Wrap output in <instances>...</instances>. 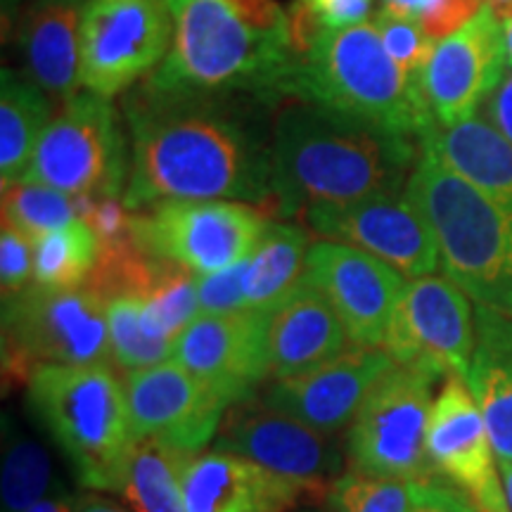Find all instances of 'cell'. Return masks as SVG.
<instances>
[{
	"mask_svg": "<svg viewBox=\"0 0 512 512\" xmlns=\"http://www.w3.org/2000/svg\"><path fill=\"white\" fill-rule=\"evenodd\" d=\"M439 373L422 363H396L358 408L347 434L351 470L380 477H439L427 456L432 389Z\"/></svg>",
	"mask_w": 512,
	"mask_h": 512,
	"instance_id": "ba28073f",
	"label": "cell"
},
{
	"mask_svg": "<svg viewBox=\"0 0 512 512\" xmlns=\"http://www.w3.org/2000/svg\"><path fill=\"white\" fill-rule=\"evenodd\" d=\"M126 211L128 209L124 207V202H119V197H105V200L95 202L91 214H88L83 221L95 230L100 247L133 238L131 216H128Z\"/></svg>",
	"mask_w": 512,
	"mask_h": 512,
	"instance_id": "74e56055",
	"label": "cell"
},
{
	"mask_svg": "<svg viewBox=\"0 0 512 512\" xmlns=\"http://www.w3.org/2000/svg\"><path fill=\"white\" fill-rule=\"evenodd\" d=\"M458 176L512 207V143L486 117H470L456 126L434 124L420 138Z\"/></svg>",
	"mask_w": 512,
	"mask_h": 512,
	"instance_id": "d4e9b609",
	"label": "cell"
},
{
	"mask_svg": "<svg viewBox=\"0 0 512 512\" xmlns=\"http://www.w3.org/2000/svg\"><path fill=\"white\" fill-rule=\"evenodd\" d=\"M214 451L254 460L275 475L304 484L313 496L328 494L344 460L332 434L313 430L256 396L228 408Z\"/></svg>",
	"mask_w": 512,
	"mask_h": 512,
	"instance_id": "7c38bea8",
	"label": "cell"
},
{
	"mask_svg": "<svg viewBox=\"0 0 512 512\" xmlns=\"http://www.w3.org/2000/svg\"><path fill=\"white\" fill-rule=\"evenodd\" d=\"M107 323H110L112 361L119 368H126L131 373V370H143L171 361L174 342L150 328L143 302L138 297L124 294V297L110 299Z\"/></svg>",
	"mask_w": 512,
	"mask_h": 512,
	"instance_id": "4dcf8cb0",
	"label": "cell"
},
{
	"mask_svg": "<svg viewBox=\"0 0 512 512\" xmlns=\"http://www.w3.org/2000/svg\"><path fill=\"white\" fill-rule=\"evenodd\" d=\"M427 456L477 512H510L494 444L465 377H448L434 399Z\"/></svg>",
	"mask_w": 512,
	"mask_h": 512,
	"instance_id": "ac0fdd59",
	"label": "cell"
},
{
	"mask_svg": "<svg viewBox=\"0 0 512 512\" xmlns=\"http://www.w3.org/2000/svg\"><path fill=\"white\" fill-rule=\"evenodd\" d=\"M245 261L226 268V271L197 275V304H200V313L245 311V290H242Z\"/></svg>",
	"mask_w": 512,
	"mask_h": 512,
	"instance_id": "d590c367",
	"label": "cell"
},
{
	"mask_svg": "<svg viewBox=\"0 0 512 512\" xmlns=\"http://www.w3.org/2000/svg\"><path fill=\"white\" fill-rule=\"evenodd\" d=\"M53 121V105L31 76L3 69L0 76V176L22 181L43 133Z\"/></svg>",
	"mask_w": 512,
	"mask_h": 512,
	"instance_id": "484cf974",
	"label": "cell"
},
{
	"mask_svg": "<svg viewBox=\"0 0 512 512\" xmlns=\"http://www.w3.org/2000/svg\"><path fill=\"white\" fill-rule=\"evenodd\" d=\"M420 143L375 121L294 100L273 121L271 200L283 216L406 192Z\"/></svg>",
	"mask_w": 512,
	"mask_h": 512,
	"instance_id": "7a4b0ae2",
	"label": "cell"
},
{
	"mask_svg": "<svg viewBox=\"0 0 512 512\" xmlns=\"http://www.w3.org/2000/svg\"><path fill=\"white\" fill-rule=\"evenodd\" d=\"M302 278L328 299L354 347H382L406 275L354 245L318 240Z\"/></svg>",
	"mask_w": 512,
	"mask_h": 512,
	"instance_id": "5bb4252c",
	"label": "cell"
},
{
	"mask_svg": "<svg viewBox=\"0 0 512 512\" xmlns=\"http://www.w3.org/2000/svg\"><path fill=\"white\" fill-rule=\"evenodd\" d=\"M477 342L467 387L484 415L498 460H512V316L475 304Z\"/></svg>",
	"mask_w": 512,
	"mask_h": 512,
	"instance_id": "cb8c5ba5",
	"label": "cell"
},
{
	"mask_svg": "<svg viewBox=\"0 0 512 512\" xmlns=\"http://www.w3.org/2000/svg\"><path fill=\"white\" fill-rule=\"evenodd\" d=\"M174 43L147 79L159 86L254 93L278 102L294 50L275 0H169Z\"/></svg>",
	"mask_w": 512,
	"mask_h": 512,
	"instance_id": "3957f363",
	"label": "cell"
},
{
	"mask_svg": "<svg viewBox=\"0 0 512 512\" xmlns=\"http://www.w3.org/2000/svg\"><path fill=\"white\" fill-rule=\"evenodd\" d=\"M503 38H505V55H508V69H512V19L503 24Z\"/></svg>",
	"mask_w": 512,
	"mask_h": 512,
	"instance_id": "bcb514c9",
	"label": "cell"
},
{
	"mask_svg": "<svg viewBox=\"0 0 512 512\" xmlns=\"http://www.w3.org/2000/svg\"><path fill=\"white\" fill-rule=\"evenodd\" d=\"M76 219L79 209L74 195L27 181L3 183V226L19 230L31 242Z\"/></svg>",
	"mask_w": 512,
	"mask_h": 512,
	"instance_id": "d6a6232c",
	"label": "cell"
},
{
	"mask_svg": "<svg viewBox=\"0 0 512 512\" xmlns=\"http://www.w3.org/2000/svg\"><path fill=\"white\" fill-rule=\"evenodd\" d=\"M406 197L430 226L441 268L467 297L512 316V207L475 188L427 147Z\"/></svg>",
	"mask_w": 512,
	"mask_h": 512,
	"instance_id": "277c9868",
	"label": "cell"
},
{
	"mask_svg": "<svg viewBox=\"0 0 512 512\" xmlns=\"http://www.w3.org/2000/svg\"><path fill=\"white\" fill-rule=\"evenodd\" d=\"M171 43L169 0H88L81 12V86L114 98L155 72Z\"/></svg>",
	"mask_w": 512,
	"mask_h": 512,
	"instance_id": "8fae6325",
	"label": "cell"
},
{
	"mask_svg": "<svg viewBox=\"0 0 512 512\" xmlns=\"http://www.w3.org/2000/svg\"><path fill=\"white\" fill-rule=\"evenodd\" d=\"M475 309L448 278L422 275L403 287L382 347L399 363H422L441 377H467L475 351Z\"/></svg>",
	"mask_w": 512,
	"mask_h": 512,
	"instance_id": "4fadbf2b",
	"label": "cell"
},
{
	"mask_svg": "<svg viewBox=\"0 0 512 512\" xmlns=\"http://www.w3.org/2000/svg\"><path fill=\"white\" fill-rule=\"evenodd\" d=\"M53 486V460L27 434H5L3 477H0V512H24L36 505Z\"/></svg>",
	"mask_w": 512,
	"mask_h": 512,
	"instance_id": "1f68e13d",
	"label": "cell"
},
{
	"mask_svg": "<svg viewBox=\"0 0 512 512\" xmlns=\"http://www.w3.org/2000/svg\"><path fill=\"white\" fill-rule=\"evenodd\" d=\"M171 358L228 408L252 399L256 387L271 377L268 311L200 313L176 337Z\"/></svg>",
	"mask_w": 512,
	"mask_h": 512,
	"instance_id": "2e32d148",
	"label": "cell"
},
{
	"mask_svg": "<svg viewBox=\"0 0 512 512\" xmlns=\"http://www.w3.org/2000/svg\"><path fill=\"white\" fill-rule=\"evenodd\" d=\"M302 216L320 238L363 249L406 278L434 275L441 266L432 230L406 192L347 204H320L306 209Z\"/></svg>",
	"mask_w": 512,
	"mask_h": 512,
	"instance_id": "9a60e30c",
	"label": "cell"
},
{
	"mask_svg": "<svg viewBox=\"0 0 512 512\" xmlns=\"http://www.w3.org/2000/svg\"><path fill=\"white\" fill-rule=\"evenodd\" d=\"M278 98L318 102L418 143L437 124L422 83L401 72L373 22L320 34L306 53L294 55Z\"/></svg>",
	"mask_w": 512,
	"mask_h": 512,
	"instance_id": "5b68a950",
	"label": "cell"
},
{
	"mask_svg": "<svg viewBox=\"0 0 512 512\" xmlns=\"http://www.w3.org/2000/svg\"><path fill=\"white\" fill-rule=\"evenodd\" d=\"M373 0H294L290 19V41L294 55H302L325 31H339L366 24Z\"/></svg>",
	"mask_w": 512,
	"mask_h": 512,
	"instance_id": "836d02e7",
	"label": "cell"
},
{
	"mask_svg": "<svg viewBox=\"0 0 512 512\" xmlns=\"http://www.w3.org/2000/svg\"><path fill=\"white\" fill-rule=\"evenodd\" d=\"M498 467H501L505 501H508V508L512 512V460H498Z\"/></svg>",
	"mask_w": 512,
	"mask_h": 512,
	"instance_id": "f6af8a7d",
	"label": "cell"
},
{
	"mask_svg": "<svg viewBox=\"0 0 512 512\" xmlns=\"http://www.w3.org/2000/svg\"><path fill=\"white\" fill-rule=\"evenodd\" d=\"M74 512H131V510H128L126 505L114 503L112 498L100 496L98 491H93V494L79 496V505H76Z\"/></svg>",
	"mask_w": 512,
	"mask_h": 512,
	"instance_id": "b9f144b4",
	"label": "cell"
},
{
	"mask_svg": "<svg viewBox=\"0 0 512 512\" xmlns=\"http://www.w3.org/2000/svg\"><path fill=\"white\" fill-rule=\"evenodd\" d=\"M484 117L512 143V72L505 74V79L484 102Z\"/></svg>",
	"mask_w": 512,
	"mask_h": 512,
	"instance_id": "f35d334b",
	"label": "cell"
},
{
	"mask_svg": "<svg viewBox=\"0 0 512 512\" xmlns=\"http://www.w3.org/2000/svg\"><path fill=\"white\" fill-rule=\"evenodd\" d=\"M124 387L133 437L162 439L190 453H200L214 441L228 411L207 384L174 358L131 370Z\"/></svg>",
	"mask_w": 512,
	"mask_h": 512,
	"instance_id": "d6986e66",
	"label": "cell"
},
{
	"mask_svg": "<svg viewBox=\"0 0 512 512\" xmlns=\"http://www.w3.org/2000/svg\"><path fill=\"white\" fill-rule=\"evenodd\" d=\"M98 256V235L86 221L76 219L34 240V283L55 290L86 285Z\"/></svg>",
	"mask_w": 512,
	"mask_h": 512,
	"instance_id": "f1b7e54d",
	"label": "cell"
},
{
	"mask_svg": "<svg viewBox=\"0 0 512 512\" xmlns=\"http://www.w3.org/2000/svg\"><path fill=\"white\" fill-rule=\"evenodd\" d=\"M195 456L162 439H136L117 494L131 512H185L183 477Z\"/></svg>",
	"mask_w": 512,
	"mask_h": 512,
	"instance_id": "4316f807",
	"label": "cell"
},
{
	"mask_svg": "<svg viewBox=\"0 0 512 512\" xmlns=\"http://www.w3.org/2000/svg\"><path fill=\"white\" fill-rule=\"evenodd\" d=\"M415 512H477V510L463 491L453 489V486H448L439 479V482L434 484L432 496L427 498V501L422 503Z\"/></svg>",
	"mask_w": 512,
	"mask_h": 512,
	"instance_id": "ab89813d",
	"label": "cell"
},
{
	"mask_svg": "<svg viewBox=\"0 0 512 512\" xmlns=\"http://www.w3.org/2000/svg\"><path fill=\"white\" fill-rule=\"evenodd\" d=\"M384 347H351L311 373L271 380L264 399L275 411L313 430L335 434L351 425L377 380L396 366Z\"/></svg>",
	"mask_w": 512,
	"mask_h": 512,
	"instance_id": "ffe728a7",
	"label": "cell"
},
{
	"mask_svg": "<svg viewBox=\"0 0 512 512\" xmlns=\"http://www.w3.org/2000/svg\"><path fill=\"white\" fill-rule=\"evenodd\" d=\"M273 102L242 91L159 86L145 79L126 93L131 174L121 195L128 211L171 200L273 197Z\"/></svg>",
	"mask_w": 512,
	"mask_h": 512,
	"instance_id": "6da1fadb",
	"label": "cell"
},
{
	"mask_svg": "<svg viewBox=\"0 0 512 512\" xmlns=\"http://www.w3.org/2000/svg\"><path fill=\"white\" fill-rule=\"evenodd\" d=\"M304 496V484L275 475L235 453H197L183 477L185 512H287Z\"/></svg>",
	"mask_w": 512,
	"mask_h": 512,
	"instance_id": "44dd1931",
	"label": "cell"
},
{
	"mask_svg": "<svg viewBox=\"0 0 512 512\" xmlns=\"http://www.w3.org/2000/svg\"><path fill=\"white\" fill-rule=\"evenodd\" d=\"M81 0H36L19 31L29 76L69 102L81 86Z\"/></svg>",
	"mask_w": 512,
	"mask_h": 512,
	"instance_id": "603a6c76",
	"label": "cell"
},
{
	"mask_svg": "<svg viewBox=\"0 0 512 512\" xmlns=\"http://www.w3.org/2000/svg\"><path fill=\"white\" fill-rule=\"evenodd\" d=\"M112 358L107 304L91 287L29 285L3 297L5 375L29 380L38 366H93Z\"/></svg>",
	"mask_w": 512,
	"mask_h": 512,
	"instance_id": "52a82bcc",
	"label": "cell"
},
{
	"mask_svg": "<svg viewBox=\"0 0 512 512\" xmlns=\"http://www.w3.org/2000/svg\"><path fill=\"white\" fill-rule=\"evenodd\" d=\"M434 479L380 477L349 470L332 482L330 512H415L432 496Z\"/></svg>",
	"mask_w": 512,
	"mask_h": 512,
	"instance_id": "f546056e",
	"label": "cell"
},
{
	"mask_svg": "<svg viewBox=\"0 0 512 512\" xmlns=\"http://www.w3.org/2000/svg\"><path fill=\"white\" fill-rule=\"evenodd\" d=\"M349 347V335L335 309L304 278L268 311V380L311 373Z\"/></svg>",
	"mask_w": 512,
	"mask_h": 512,
	"instance_id": "7402d4cb",
	"label": "cell"
},
{
	"mask_svg": "<svg viewBox=\"0 0 512 512\" xmlns=\"http://www.w3.org/2000/svg\"><path fill=\"white\" fill-rule=\"evenodd\" d=\"M268 221L259 209L233 200H171L131 216L133 242L197 275L245 261Z\"/></svg>",
	"mask_w": 512,
	"mask_h": 512,
	"instance_id": "30bf717a",
	"label": "cell"
},
{
	"mask_svg": "<svg viewBox=\"0 0 512 512\" xmlns=\"http://www.w3.org/2000/svg\"><path fill=\"white\" fill-rule=\"evenodd\" d=\"M484 5L505 24L512 19V0H484Z\"/></svg>",
	"mask_w": 512,
	"mask_h": 512,
	"instance_id": "ee69618b",
	"label": "cell"
},
{
	"mask_svg": "<svg viewBox=\"0 0 512 512\" xmlns=\"http://www.w3.org/2000/svg\"><path fill=\"white\" fill-rule=\"evenodd\" d=\"M34 278V242L19 230L3 226L0 235V285L3 297L27 290Z\"/></svg>",
	"mask_w": 512,
	"mask_h": 512,
	"instance_id": "8d00e7d4",
	"label": "cell"
},
{
	"mask_svg": "<svg viewBox=\"0 0 512 512\" xmlns=\"http://www.w3.org/2000/svg\"><path fill=\"white\" fill-rule=\"evenodd\" d=\"M503 22L486 5L470 22L434 46L422 72V93L437 126L475 117L505 79Z\"/></svg>",
	"mask_w": 512,
	"mask_h": 512,
	"instance_id": "e0dca14e",
	"label": "cell"
},
{
	"mask_svg": "<svg viewBox=\"0 0 512 512\" xmlns=\"http://www.w3.org/2000/svg\"><path fill=\"white\" fill-rule=\"evenodd\" d=\"M309 233L290 223H268L245 261V309L271 311L304 273Z\"/></svg>",
	"mask_w": 512,
	"mask_h": 512,
	"instance_id": "83f0119b",
	"label": "cell"
},
{
	"mask_svg": "<svg viewBox=\"0 0 512 512\" xmlns=\"http://www.w3.org/2000/svg\"><path fill=\"white\" fill-rule=\"evenodd\" d=\"M76 505H79V496H48L43 501H38L36 505H31L29 510L24 512H74Z\"/></svg>",
	"mask_w": 512,
	"mask_h": 512,
	"instance_id": "7bdbcfd3",
	"label": "cell"
},
{
	"mask_svg": "<svg viewBox=\"0 0 512 512\" xmlns=\"http://www.w3.org/2000/svg\"><path fill=\"white\" fill-rule=\"evenodd\" d=\"M27 399L83 489L117 494L136 437L126 387L110 363L38 366L27 380Z\"/></svg>",
	"mask_w": 512,
	"mask_h": 512,
	"instance_id": "8992f818",
	"label": "cell"
},
{
	"mask_svg": "<svg viewBox=\"0 0 512 512\" xmlns=\"http://www.w3.org/2000/svg\"><path fill=\"white\" fill-rule=\"evenodd\" d=\"M377 34L382 38V46L389 57L399 64L401 72L411 79L420 81L427 62L437 41L427 36V31L420 27V22L406 17H396L392 12L380 10L373 19Z\"/></svg>",
	"mask_w": 512,
	"mask_h": 512,
	"instance_id": "e575fe53",
	"label": "cell"
},
{
	"mask_svg": "<svg viewBox=\"0 0 512 512\" xmlns=\"http://www.w3.org/2000/svg\"><path fill=\"white\" fill-rule=\"evenodd\" d=\"M441 3L444 0H382L380 10L392 12L396 17L415 19V22L422 24L439 10Z\"/></svg>",
	"mask_w": 512,
	"mask_h": 512,
	"instance_id": "60d3db41",
	"label": "cell"
},
{
	"mask_svg": "<svg viewBox=\"0 0 512 512\" xmlns=\"http://www.w3.org/2000/svg\"><path fill=\"white\" fill-rule=\"evenodd\" d=\"M131 174L126 138L110 98L74 95L50 121L22 181L67 195L121 197Z\"/></svg>",
	"mask_w": 512,
	"mask_h": 512,
	"instance_id": "9c48e42d",
	"label": "cell"
}]
</instances>
